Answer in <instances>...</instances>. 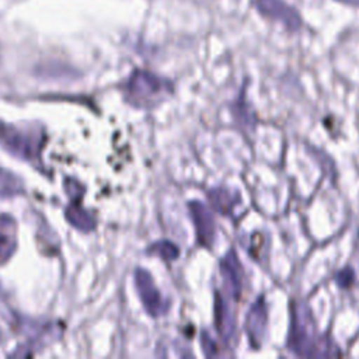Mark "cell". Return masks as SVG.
I'll list each match as a JSON object with an SVG mask.
<instances>
[{
    "instance_id": "obj_5",
    "label": "cell",
    "mask_w": 359,
    "mask_h": 359,
    "mask_svg": "<svg viewBox=\"0 0 359 359\" xmlns=\"http://www.w3.org/2000/svg\"><path fill=\"white\" fill-rule=\"evenodd\" d=\"M257 7L262 14L275 20H280L289 28H297L300 25L297 13L280 0H257Z\"/></svg>"
},
{
    "instance_id": "obj_11",
    "label": "cell",
    "mask_w": 359,
    "mask_h": 359,
    "mask_svg": "<svg viewBox=\"0 0 359 359\" xmlns=\"http://www.w3.org/2000/svg\"><path fill=\"white\" fill-rule=\"evenodd\" d=\"M15 251V241L13 237L0 234V264H4Z\"/></svg>"
},
{
    "instance_id": "obj_12",
    "label": "cell",
    "mask_w": 359,
    "mask_h": 359,
    "mask_svg": "<svg viewBox=\"0 0 359 359\" xmlns=\"http://www.w3.org/2000/svg\"><path fill=\"white\" fill-rule=\"evenodd\" d=\"M65 189H66V194L73 199V202H79V199L81 198V195L84 192L83 187L70 178H67L65 181Z\"/></svg>"
},
{
    "instance_id": "obj_4",
    "label": "cell",
    "mask_w": 359,
    "mask_h": 359,
    "mask_svg": "<svg viewBox=\"0 0 359 359\" xmlns=\"http://www.w3.org/2000/svg\"><path fill=\"white\" fill-rule=\"evenodd\" d=\"M189 212L195 223L196 236L201 244L210 245L215 236V223L209 210L201 202H191Z\"/></svg>"
},
{
    "instance_id": "obj_9",
    "label": "cell",
    "mask_w": 359,
    "mask_h": 359,
    "mask_svg": "<svg viewBox=\"0 0 359 359\" xmlns=\"http://www.w3.org/2000/svg\"><path fill=\"white\" fill-rule=\"evenodd\" d=\"M22 191V184L8 171L0 170V194L1 195H14Z\"/></svg>"
},
{
    "instance_id": "obj_13",
    "label": "cell",
    "mask_w": 359,
    "mask_h": 359,
    "mask_svg": "<svg viewBox=\"0 0 359 359\" xmlns=\"http://www.w3.org/2000/svg\"><path fill=\"white\" fill-rule=\"evenodd\" d=\"M201 344H202V349L205 352V355L212 356L216 353V348L213 341L209 338V335L206 332H202V338H201Z\"/></svg>"
},
{
    "instance_id": "obj_2",
    "label": "cell",
    "mask_w": 359,
    "mask_h": 359,
    "mask_svg": "<svg viewBox=\"0 0 359 359\" xmlns=\"http://www.w3.org/2000/svg\"><path fill=\"white\" fill-rule=\"evenodd\" d=\"M0 143L10 153L25 160L38 158L41 150V142L38 135H29L11 125L4 123H0Z\"/></svg>"
},
{
    "instance_id": "obj_7",
    "label": "cell",
    "mask_w": 359,
    "mask_h": 359,
    "mask_svg": "<svg viewBox=\"0 0 359 359\" xmlns=\"http://www.w3.org/2000/svg\"><path fill=\"white\" fill-rule=\"evenodd\" d=\"M215 313H216L217 331L223 335V338H229V335H231V331H233L231 318H230V314L227 311V307H226L224 302L222 300V297L219 294H216Z\"/></svg>"
},
{
    "instance_id": "obj_10",
    "label": "cell",
    "mask_w": 359,
    "mask_h": 359,
    "mask_svg": "<svg viewBox=\"0 0 359 359\" xmlns=\"http://www.w3.org/2000/svg\"><path fill=\"white\" fill-rule=\"evenodd\" d=\"M150 251H153V252H156L157 255H160L163 259H165V261H172V259H175L177 257H178V254H180V251H178V248H177V245L175 244H172L171 241H157L156 244H153L151 247H150Z\"/></svg>"
},
{
    "instance_id": "obj_14",
    "label": "cell",
    "mask_w": 359,
    "mask_h": 359,
    "mask_svg": "<svg viewBox=\"0 0 359 359\" xmlns=\"http://www.w3.org/2000/svg\"><path fill=\"white\" fill-rule=\"evenodd\" d=\"M345 3H351V4H359V0H342Z\"/></svg>"
},
{
    "instance_id": "obj_8",
    "label": "cell",
    "mask_w": 359,
    "mask_h": 359,
    "mask_svg": "<svg viewBox=\"0 0 359 359\" xmlns=\"http://www.w3.org/2000/svg\"><path fill=\"white\" fill-rule=\"evenodd\" d=\"M236 258L237 257H234L233 252L227 254V257L222 262V273H223L224 279L230 283L233 290H236V293H238V287H240L238 269L240 268H238V262Z\"/></svg>"
},
{
    "instance_id": "obj_3",
    "label": "cell",
    "mask_w": 359,
    "mask_h": 359,
    "mask_svg": "<svg viewBox=\"0 0 359 359\" xmlns=\"http://www.w3.org/2000/svg\"><path fill=\"white\" fill-rule=\"evenodd\" d=\"M135 283L146 311L153 317L161 316L165 311V303L158 293L150 273L142 268L137 269L135 272Z\"/></svg>"
},
{
    "instance_id": "obj_6",
    "label": "cell",
    "mask_w": 359,
    "mask_h": 359,
    "mask_svg": "<svg viewBox=\"0 0 359 359\" xmlns=\"http://www.w3.org/2000/svg\"><path fill=\"white\" fill-rule=\"evenodd\" d=\"M65 216L73 227H76L81 231H91L95 227L94 217L84 208H81L79 205V202H72L66 208Z\"/></svg>"
},
{
    "instance_id": "obj_1",
    "label": "cell",
    "mask_w": 359,
    "mask_h": 359,
    "mask_svg": "<svg viewBox=\"0 0 359 359\" xmlns=\"http://www.w3.org/2000/svg\"><path fill=\"white\" fill-rule=\"evenodd\" d=\"M170 93L171 86L168 83L143 70L135 72L126 84L128 100L140 107L158 102Z\"/></svg>"
}]
</instances>
